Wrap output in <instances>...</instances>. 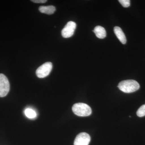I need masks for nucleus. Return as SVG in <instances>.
<instances>
[{
	"instance_id": "f257e3e1",
	"label": "nucleus",
	"mask_w": 145,
	"mask_h": 145,
	"mask_svg": "<svg viewBox=\"0 0 145 145\" xmlns=\"http://www.w3.org/2000/svg\"><path fill=\"white\" fill-rule=\"evenodd\" d=\"M118 87L123 92L130 93L138 90L140 88V86L137 81L129 80L120 82L118 84Z\"/></svg>"
},
{
	"instance_id": "f03ea898",
	"label": "nucleus",
	"mask_w": 145,
	"mask_h": 145,
	"mask_svg": "<svg viewBox=\"0 0 145 145\" xmlns=\"http://www.w3.org/2000/svg\"><path fill=\"white\" fill-rule=\"evenodd\" d=\"M73 113L80 117H87L91 114V109L90 106L83 103H78L73 105L72 107Z\"/></svg>"
},
{
	"instance_id": "7ed1b4c3",
	"label": "nucleus",
	"mask_w": 145,
	"mask_h": 145,
	"mask_svg": "<svg viewBox=\"0 0 145 145\" xmlns=\"http://www.w3.org/2000/svg\"><path fill=\"white\" fill-rule=\"evenodd\" d=\"M10 90L8 79L4 74H0V97L6 96Z\"/></svg>"
},
{
	"instance_id": "20e7f679",
	"label": "nucleus",
	"mask_w": 145,
	"mask_h": 145,
	"mask_svg": "<svg viewBox=\"0 0 145 145\" xmlns=\"http://www.w3.org/2000/svg\"><path fill=\"white\" fill-rule=\"evenodd\" d=\"M52 68V65L51 62L44 63L37 69L36 71V75L40 78H45L49 75Z\"/></svg>"
},
{
	"instance_id": "39448f33",
	"label": "nucleus",
	"mask_w": 145,
	"mask_h": 145,
	"mask_svg": "<svg viewBox=\"0 0 145 145\" xmlns=\"http://www.w3.org/2000/svg\"><path fill=\"white\" fill-rule=\"evenodd\" d=\"M76 27V23L72 21H69L62 30V36L65 38L71 37L74 34Z\"/></svg>"
},
{
	"instance_id": "423d86ee",
	"label": "nucleus",
	"mask_w": 145,
	"mask_h": 145,
	"mask_svg": "<svg viewBox=\"0 0 145 145\" xmlns=\"http://www.w3.org/2000/svg\"><path fill=\"white\" fill-rule=\"evenodd\" d=\"M91 137L88 133L85 132L79 133L74 140V145H88Z\"/></svg>"
},
{
	"instance_id": "0eeeda50",
	"label": "nucleus",
	"mask_w": 145,
	"mask_h": 145,
	"mask_svg": "<svg viewBox=\"0 0 145 145\" xmlns=\"http://www.w3.org/2000/svg\"><path fill=\"white\" fill-rule=\"evenodd\" d=\"M114 31L115 35L117 37L118 39L123 44H125L127 42V39L126 36L123 31L118 26H116L114 27Z\"/></svg>"
},
{
	"instance_id": "6e6552de",
	"label": "nucleus",
	"mask_w": 145,
	"mask_h": 145,
	"mask_svg": "<svg viewBox=\"0 0 145 145\" xmlns=\"http://www.w3.org/2000/svg\"><path fill=\"white\" fill-rule=\"evenodd\" d=\"M97 38L100 39H103L106 36V31L103 27L101 26H97L93 30Z\"/></svg>"
},
{
	"instance_id": "1a4fd4ad",
	"label": "nucleus",
	"mask_w": 145,
	"mask_h": 145,
	"mask_svg": "<svg viewBox=\"0 0 145 145\" xmlns=\"http://www.w3.org/2000/svg\"><path fill=\"white\" fill-rule=\"evenodd\" d=\"M39 10L41 13H45L48 15H51L54 13L56 10V8L54 6L52 5L47 6H42L39 7Z\"/></svg>"
},
{
	"instance_id": "9d476101",
	"label": "nucleus",
	"mask_w": 145,
	"mask_h": 145,
	"mask_svg": "<svg viewBox=\"0 0 145 145\" xmlns=\"http://www.w3.org/2000/svg\"><path fill=\"white\" fill-rule=\"evenodd\" d=\"M25 114L27 118L32 119L36 118L37 116L36 112L34 110L30 108H27L25 110Z\"/></svg>"
},
{
	"instance_id": "9b49d317",
	"label": "nucleus",
	"mask_w": 145,
	"mask_h": 145,
	"mask_svg": "<svg viewBox=\"0 0 145 145\" xmlns=\"http://www.w3.org/2000/svg\"><path fill=\"white\" fill-rule=\"evenodd\" d=\"M137 116L141 117L145 116V104L138 109L137 112Z\"/></svg>"
},
{
	"instance_id": "f8f14e48",
	"label": "nucleus",
	"mask_w": 145,
	"mask_h": 145,
	"mask_svg": "<svg viewBox=\"0 0 145 145\" xmlns=\"http://www.w3.org/2000/svg\"><path fill=\"white\" fill-rule=\"evenodd\" d=\"M119 1L125 8L129 7L130 5V1L129 0H119Z\"/></svg>"
},
{
	"instance_id": "ddd939ff",
	"label": "nucleus",
	"mask_w": 145,
	"mask_h": 145,
	"mask_svg": "<svg viewBox=\"0 0 145 145\" xmlns=\"http://www.w3.org/2000/svg\"><path fill=\"white\" fill-rule=\"evenodd\" d=\"M31 1L37 3H44L46 2V0H31Z\"/></svg>"
}]
</instances>
